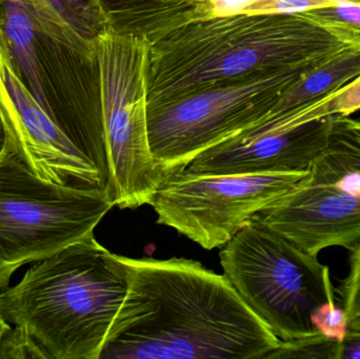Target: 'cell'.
Wrapping results in <instances>:
<instances>
[{"label": "cell", "instance_id": "1", "mask_svg": "<svg viewBox=\"0 0 360 359\" xmlns=\"http://www.w3.org/2000/svg\"><path fill=\"white\" fill-rule=\"evenodd\" d=\"M122 259L128 293L99 359H264L281 344L226 275L190 259Z\"/></svg>", "mask_w": 360, "mask_h": 359}, {"label": "cell", "instance_id": "2", "mask_svg": "<svg viewBox=\"0 0 360 359\" xmlns=\"http://www.w3.org/2000/svg\"><path fill=\"white\" fill-rule=\"evenodd\" d=\"M348 46L302 13H239L195 21L150 44L148 107L326 58Z\"/></svg>", "mask_w": 360, "mask_h": 359}, {"label": "cell", "instance_id": "3", "mask_svg": "<svg viewBox=\"0 0 360 359\" xmlns=\"http://www.w3.org/2000/svg\"><path fill=\"white\" fill-rule=\"evenodd\" d=\"M129 289L122 256L94 234L37 261L0 292V311L25 329L48 359H99Z\"/></svg>", "mask_w": 360, "mask_h": 359}, {"label": "cell", "instance_id": "4", "mask_svg": "<svg viewBox=\"0 0 360 359\" xmlns=\"http://www.w3.org/2000/svg\"><path fill=\"white\" fill-rule=\"evenodd\" d=\"M0 37L8 63L49 117L109 185L96 48L44 0H0Z\"/></svg>", "mask_w": 360, "mask_h": 359}, {"label": "cell", "instance_id": "5", "mask_svg": "<svg viewBox=\"0 0 360 359\" xmlns=\"http://www.w3.org/2000/svg\"><path fill=\"white\" fill-rule=\"evenodd\" d=\"M113 207L107 192L42 178L6 136L0 152V292L19 268L94 234Z\"/></svg>", "mask_w": 360, "mask_h": 359}, {"label": "cell", "instance_id": "6", "mask_svg": "<svg viewBox=\"0 0 360 359\" xmlns=\"http://www.w3.org/2000/svg\"><path fill=\"white\" fill-rule=\"evenodd\" d=\"M103 136L114 206L149 204L169 176L154 158L148 131L150 44L134 34L105 25L95 38Z\"/></svg>", "mask_w": 360, "mask_h": 359}, {"label": "cell", "instance_id": "7", "mask_svg": "<svg viewBox=\"0 0 360 359\" xmlns=\"http://www.w3.org/2000/svg\"><path fill=\"white\" fill-rule=\"evenodd\" d=\"M224 275L281 341L319 334L317 307L335 299L330 269L254 217L220 252Z\"/></svg>", "mask_w": 360, "mask_h": 359}, {"label": "cell", "instance_id": "8", "mask_svg": "<svg viewBox=\"0 0 360 359\" xmlns=\"http://www.w3.org/2000/svg\"><path fill=\"white\" fill-rule=\"evenodd\" d=\"M327 58L262 72L148 107L154 158L170 174L186 168L199 154L264 118L307 72Z\"/></svg>", "mask_w": 360, "mask_h": 359}, {"label": "cell", "instance_id": "9", "mask_svg": "<svg viewBox=\"0 0 360 359\" xmlns=\"http://www.w3.org/2000/svg\"><path fill=\"white\" fill-rule=\"evenodd\" d=\"M308 172L171 173L150 200L158 223L205 250L226 246L257 213L291 191Z\"/></svg>", "mask_w": 360, "mask_h": 359}, {"label": "cell", "instance_id": "10", "mask_svg": "<svg viewBox=\"0 0 360 359\" xmlns=\"http://www.w3.org/2000/svg\"><path fill=\"white\" fill-rule=\"evenodd\" d=\"M254 217L312 256L330 247L350 251L360 242V172L325 152L291 191Z\"/></svg>", "mask_w": 360, "mask_h": 359}, {"label": "cell", "instance_id": "11", "mask_svg": "<svg viewBox=\"0 0 360 359\" xmlns=\"http://www.w3.org/2000/svg\"><path fill=\"white\" fill-rule=\"evenodd\" d=\"M334 117L300 122L295 110L264 116L199 154L186 170L197 174L308 172L327 150Z\"/></svg>", "mask_w": 360, "mask_h": 359}, {"label": "cell", "instance_id": "12", "mask_svg": "<svg viewBox=\"0 0 360 359\" xmlns=\"http://www.w3.org/2000/svg\"><path fill=\"white\" fill-rule=\"evenodd\" d=\"M0 116L30 166L51 183L93 188L109 185L75 143L49 117L13 71L0 37Z\"/></svg>", "mask_w": 360, "mask_h": 359}, {"label": "cell", "instance_id": "13", "mask_svg": "<svg viewBox=\"0 0 360 359\" xmlns=\"http://www.w3.org/2000/svg\"><path fill=\"white\" fill-rule=\"evenodd\" d=\"M360 75V46H348L307 72L266 114L306 107L329 96Z\"/></svg>", "mask_w": 360, "mask_h": 359}, {"label": "cell", "instance_id": "14", "mask_svg": "<svg viewBox=\"0 0 360 359\" xmlns=\"http://www.w3.org/2000/svg\"><path fill=\"white\" fill-rule=\"evenodd\" d=\"M302 14L325 27L344 44L360 46V6L340 4Z\"/></svg>", "mask_w": 360, "mask_h": 359}, {"label": "cell", "instance_id": "15", "mask_svg": "<svg viewBox=\"0 0 360 359\" xmlns=\"http://www.w3.org/2000/svg\"><path fill=\"white\" fill-rule=\"evenodd\" d=\"M326 153L342 166L360 172V120L335 116Z\"/></svg>", "mask_w": 360, "mask_h": 359}, {"label": "cell", "instance_id": "16", "mask_svg": "<svg viewBox=\"0 0 360 359\" xmlns=\"http://www.w3.org/2000/svg\"><path fill=\"white\" fill-rule=\"evenodd\" d=\"M74 31L89 41L105 27L103 15L93 0H44Z\"/></svg>", "mask_w": 360, "mask_h": 359}, {"label": "cell", "instance_id": "17", "mask_svg": "<svg viewBox=\"0 0 360 359\" xmlns=\"http://www.w3.org/2000/svg\"><path fill=\"white\" fill-rule=\"evenodd\" d=\"M360 110V75L321 100L297 110L302 122L327 116H350Z\"/></svg>", "mask_w": 360, "mask_h": 359}, {"label": "cell", "instance_id": "18", "mask_svg": "<svg viewBox=\"0 0 360 359\" xmlns=\"http://www.w3.org/2000/svg\"><path fill=\"white\" fill-rule=\"evenodd\" d=\"M340 343L321 334L281 341L264 359H340Z\"/></svg>", "mask_w": 360, "mask_h": 359}, {"label": "cell", "instance_id": "19", "mask_svg": "<svg viewBox=\"0 0 360 359\" xmlns=\"http://www.w3.org/2000/svg\"><path fill=\"white\" fill-rule=\"evenodd\" d=\"M349 252L350 270L336 291L340 305L348 315V332L360 334V242Z\"/></svg>", "mask_w": 360, "mask_h": 359}, {"label": "cell", "instance_id": "20", "mask_svg": "<svg viewBox=\"0 0 360 359\" xmlns=\"http://www.w3.org/2000/svg\"><path fill=\"white\" fill-rule=\"evenodd\" d=\"M312 324L319 334L342 343L349 331L348 315L335 299L321 303L312 314Z\"/></svg>", "mask_w": 360, "mask_h": 359}, {"label": "cell", "instance_id": "21", "mask_svg": "<svg viewBox=\"0 0 360 359\" xmlns=\"http://www.w3.org/2000/svg\"><path fill=\"white\" fill-rule=\"evenodd\" d=\"M0 358L48 359V356L25 329L16 326L2 337L0 341Z\"/></svg>", "mask_w": 360, "mask_h": 359}, {"label": "cell", "instance_id": "22", "mask_svg": "<svg viewBox=\"0 0 360 359\" xmlns=\"http://www.w3.org/2000/svg\"><path fill=\"white\" fill-rule=\"evenodd\" d=\"M338 4L335 0H254L243 14H297Z\"/></svg>", "mask_w": 360, "mask_h": 359}, {"label": "cell", "instance_id": "23", "mask_svg": "<svg viewBox=\"0 0 360 359\" xmlns=\"http://www.w3.org/2000/svg\"><path fill=\"white\" fill-rule=\"evenodd\" d=\"M340 359H360V334L347 333L340 343Z\"/></svg>", "mask_w": 360, "mask_h": 359}, {"label": "cell", "instance_id": "24", "mask_svg": "<svg viewBox=\"0 0 360 359\" xmlns=\"http://www.w3.org/2000/svg\"><path fill=\"white\" fill-rule=\"evenodd\" d=\"M10 325V322L4 318V316L2 315L1 311H0V341H1L2 337H4V334H6L8 330L12 329V327H11Z\"/></svg>", "mask_w": 360, "mask_h": 359}, {"label": "cell", "instance_id": "25", "mask_svg": "<svg viewBox=\"0 0 360 359\" xmlns=\"http://www.w3.org/2000/svg\"><path fill=\"white\" fill-rule=\"evenodd\" d=\"M6 129H4V122H2L1 116H0V152L4 149V143H6Z\"/></svg>", "mask_w": 360, "mask_h": 359}, {"label": "cell", "instance_id": "26", "mask_svg": "<svg viewBox=\"0 0 360 359\" xmlns=\"http://www.w3.org/2000/svg\"><path fill=\"white\" fill-rule=\"evenodd\" d=\"M338 4H356V6H360V0H335Z\"/></svg>", "mask_w": 360, "mask_h": 359}, {"label": "cell", "instance_id": "27", "mask_svg": "<svg viewBox=\"0 0 360 359\" xmlns=\"http://www.w3.org/2000/svg\"><path fill=\"white\" fill-rule=\"evenodd\" d=\"M94 1V4H96V2L98 1V0H93Z\"/></svg>", "mask_w": 360, "mask_h": 359}]
</instances>
